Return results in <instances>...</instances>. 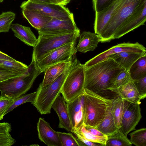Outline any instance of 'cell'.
<instances>
[{
  "label": "cell",
  "mask_w": 146,
  "mask_h": 146,
  "mask_svg": "<svg viewBox=\"0 0 146 146\" xmlns=\"http://www.w3.org/2000/svg\"><path fill=\"white\" fill-rule=\"evenodd\" d=\"M124 69L110 58L85 67L84 89L110 99L108 95L112 92L110 90L114 80Z\"/></svg>",
  "instance_id": "cell-1"
},
{
  "label": "cell",
  "mask_w": 146,
  "mask_h": 146,
  "mask_svg": "<svg viewBox=\"0 0 146 146\" xmlns=\"http://www.w3.org/2000/svg\"><path fill=\"white\" fill-rule=\"evenodd\" d=\"M41 73L37 68L35 61L32 57L31 62L24 74L0 82L1 96L15 99L25 94Z\"/></svg>",
  "instance_id": "cell-3"
},
{
  "label": "cell",
  "mask_w": 146,
  "mask_h": 146,
  "mask_svg": "<svg viewBox=\"0 0 146 146\" xmlns=\"http://www.w3.org/2000/svg\"><path fill=\"white\" fill-rule=\"evenodd\" d=\"M22 9L24 17L33 27L37 30L44 26L52 18L44 15L37 10L27 9Z\"/></svg>",
  "instance_id": "cell-21"
},
{
  "label": "cell",
  "mask_w": 146,
  "mask_h": 146,
  "mask_svg": "<svg viewBox=\"0 0 146 146\" xmlns=\"http://www.w3.org/2000/svg\"><path fill=\"white\" fill-rule=\"evenodd\" d=\"M129 72L132 80L146 76V55L137 60L131 66Z\"/></svg>",
  "instance_id": "cell-24"
},
{
  "label": "cell",
  "mask_w": 146,
  "mask_h": 146,
  "mask_svg": "<svg viewBox=\"0 0 146 146\" xmlns=\"http://www.w3.org/2000/svg\"><path fill=\"white\" fill-rule=\"evenodd\" d=\"M66 103L63 97L60 94L53 103L52 108L56 112L59 118L58 127L72 132L73 127Z\"/></svg>",
  "instance_id": "cell-16"
},
{
  "label": "cell",
  "mask_w": 146,
  "mask_h": 146,
  "mask_svg": "<svg viewBox=\"0 0 146 146\" xmlns=\"http://www.w3.org/2000/svg\"><path fill=\"white\" fill-rule=\"evenodd\" d=\"M72 62V61L65 71L53 82L43 87L39 86L35 99L31 103L41 114L50 113L53 103L60 94L64 82L71 68Z\"/></svg>",
  "instance_id": "cell-5"
},
{
  "label": "cell",
  "mask_w": 146,
  "mask_h": 146,
  "mask_svg": "<svg viewBox=\"0 0 146 146\" xmlns=\"http://www.w3.org/2000/svg\"><path fill=\"white\" fill-rule=\"evenodd\" d=\"M146 54L128 52H122L113 54L109 58L113 59L125 69L129 71L132 64L141 57Z\"/></svg>",
  "instance_id": "cell-23"
},
{
  "label": "cell",
  "mask_w": 146,
  "mask_h": 146,
  "mask_svg": "<svg viewBox=\"0 0 146 146\" xmlns=\"http://www.w3.org/2000/svg\"><path fill=\"white\" fill-rule=\"evenodd\" d=\"M11 29L15 36L28 46L34 47L37 38L29 27L23 26L17 23H12Z\"/></svg>",
  "instance_id": "cell-22"
},
{
  "label": "cell",
  "mask_w": 146,
  "mask_h": 146,
  "mask_svg": "<svg viewBox=\"0 0 146 146\" xmlns=\"http://www.w3.org/2000/svg\"><path fill=\"white\" fill-rule=\"evenodd\" d=\"M25 73L0 63V82L12 77L21 76Z\"/></svg>",
  "instance_id": "cell-35"
},
{
  "label": "cell",
  "mask_w": 146,
  "mask_h": 146,
  "mask_svg": "<svg viewBox=\"0 0 146 146\" xmlns=\"http://www.w3.org/2000/svg\"><path fill=\"white\" fill-rule=\"evenodd\" d=\"M38 137L41 142L48 146H62L57 131L43 119L39 118L37 123Z\"/></svg>",
  "instance_id": "cell-14"
},
{
  "label": "cell",
  "mask_w": 146,
  "mask_h": 146,
  "mask_svg": "<svg viewBox=\"0 0 146 146\" xmlns=\"http://www.w3.org/2000/svg\"><path fill=\"white\" fill-rule=\"evenodd\" d=\"M0 59L10 61L16 60H15L13 58L1 51H0Z\"/></svg>",
  "instance_id": "cell-43"
},
{
  "label": "cell",
  "mask_w": 146,
  "mask_h": 146,
  "mask_svg": "<svg viewBox=\"0 0 146 146\" xmlns=\"http://www.w3.org/2000/svg\"><path fill=\"white\" fill-rule=\"evenodd\" d=\"M135 130L129 134L131 143L136 146H146V129Z\"/></svg>",
  "instance_id": "cell-31"
},
{
  "label": "cell",
  "mask_w": 146,
  "mask_h": 146,
  "mask_svg": "<svg viewBox=\"0 0 146 146\" xmlns=\"http://www.w3.org/2000/svg\"><path fill=\"white\" fill-rule=\"evenodd\" d=\"M122 52L146 54V48L138 42H123L112 47L90 60L84 64L85 67L93 65L108 58L111 55Z\"/></svg>",
  "instance_id": "cell-11"
},
{
  "label": "cell",
  "mask_w": 146,
  "mask_h": 146,
  "mask_svg": "<svg viewBox=\"0 0 146 146\" xmlns=\"http://www.w3.org/2000/svg\"><path fill=\"white\" fill-rule=\"evenodd\" d=\"M84 91L82 94L73 101L67 103L68 113L73 127L72 132L84 124Z\"/></svg>",
  "instance_id": "cell-15"
},
{
  "label": "cell",
  "mask_w": 146,
  "mask_h": 146,
  "mask_svg": "<svg viewBox=\"0 0 146 146\" xmlns=\"http://www.w3.org/2000/svg\"><path fill=\"white\" fill-rule=\"evenodd\" d=\"M146 0H123L99 35L101 42H109L115 33Z\"/></svg>",
  "instance_id": "cell-4"
},
{
  "label": "cell",
  "mask_w": 146,
  "mask_h": 146,
  "mask_svg": "<svg viewBox=\"0 0 146 146\" xmlns=\"http://www.w3.org/2000/svg\"><path fill=\"white\" fill-rule=\"evenodd\" d=\"M62 146H81L77 139L70 133L57 131Z\"/></svg>",
  "instance_id": "cell-34"
},
{
  "label": "cell",
  "mask_w": 146,
  "mask_h": 146,
  "mask_svg": "<svg viewBox=\"0 0 146 146\" xmlns=\"http://www.w3.org/2000/svg\"><path fill=\"white\" fill-rule=\"evenodd\" d=\"M132 143L125 135L120 128L107 136L105 146H131Z\"/></svg>",
  "instance_id": "cell-25"
},
{
  "label": "cell",
  "mask_w": 146,
  "mask_h": 146,
  "mask_svg": "<svg viewBox=\"0 0 146 146\" xmlns=\"http://www.w3.org/2000/svg\"><path fill=\"white\" fill-rule=\"evenodd\" d=\"M124 100L119 96L114 97L111 112L116 126L120 128L123 112Z\"/></svg>",
  "instance_id": "cell-26"
},
{
  "label": "cell",
  "mask_w": 146,
  "mask_h": 146,
  "mask_svg": "<svg viewBox=\"0 0 146 146\" xmlns=\"http://www.w3.org/2000/svg\"><path fill=\"white\" fill-rule=\"evenodd\" d=\"M27 1L29 2L36 3H50L49 0H28Z\"/></svg>",
  "instance_id": "cell-44"
},
{
  "label": "cell",
  "mask_w": 146,
  "mask_h": 146,
  "mask_svg": "<svg viewBox=\"0 0 146 146\" xmlns=\"http://www.w3.org/2000/svg\"><path fill=\"white\" fill-rule=\"evenodd\" d=\"M123 100L134 103L141 104V98L132 80L112 91Z\"/></svg>",
  "instance_id": "cell-20"
},
{
  "label": "cell",
  "mask_w": 146,
  "mask_h": 146,
  "mask_svg": "<svg viewBox=\"0 0 146 146\" xmlns=\"http://www.w3.org/2000/svg\"><path fill=\"white\" fill-rule=\"evenodd\" d=\"M140 105L124 100L123 112L120 129L126 136L129 133L135 129L136 126L142 117Z\"/></svg>",
  "instance_id": "cell-10"
},
{
  "label": "cell",
  "mask_w": 146,
  "mask_h": 146,
  "mask_svg": "<svg viewBox=\"0 0 146 146\" xmlns=\"http://www.w3.org/2000/svg\"><path fill=\"white\" fill-rule=\"evenodd\" d=\"M133 81L141 99H143L146 96V76Z\"/></svg>",
  "instance_id": "cell-38"
},
{
  "label": "cell",
  "mask_w": 146,
  "mask_h": 146,
  "mask_svg": "<svg viewBox=\"0 0 146 146\" xmlns=\"http://www.w3.org/2000/svg\"><path fill=\"white\" fill-rule=\"evenodd\" d=\"M73 58L52 65L44 71L43 81L39 86L43 87L53 82L66 70L71 63Z\"/></svg>",
  "instance_id": "cell-18"
},
{
  "label": "cell",
  "mask_w": 146,
  "mask_h": 146,
  "mask_svg": "<svg viewBox=\"0 0 146 146\" xmlns=\"http://www.w3.org/2000/svg\"><path fill=\"white\" fill-rule=\"evenodd\" d=\"M12 127L7 122L0 123V146H11L16 143V140L10 133Z\"/></svg>",
  "instance_id": "cell-27"
},
{
  "label": "cell",
  "mask_w": 146,
  "mask_h": 146,
  "mask_svg": "<svg viewBox=\"0 0 146 146\" xmlns=\"http://www.w3.org/2000/svg\"><path fill=\"white\" fill-rule=\"evenodd\" d=\"M79 29L66 34L45 36L39 35L37 42L33 47L32 57L35 62L52 51L70 42H76L80 35Z\"/></svg>",
  "instance_id": "cell-7"
},
{
  "label": "cell",
  "mask_w": 146,
  "mask_h": 146,
  "mask_svg": "<svg viewBox=\"0 0 146 146\" xmlns=\"http://www.w3.org/2000/svg\"><path fill=\"white\" fill-rule=\"evenodd\" d=\"M74 134L76 135V138L80 142L81 146H104L101 144L89 141L77 133H75Z\"/></svg>",
  "instance_id": "cell-40"
},
{
  "label": "cell",
  "mask_w": 146,
  "mask_h": 146,
  "mask_svg": "<svg viewBox=\"0 0 146 146\" xmlns=\"http://www.w3.org/2000/svg\"><path fill=\"white\" fill-rule=\"evenodd\" d=\"M4 0H0V3L2 2Z\"/></svg>",
  "instance_id": "cell-45"
},
{
  "label": "cell",
  "mask_w": 146,
  "mask_h": 146,
  "mask_svg": "<svg viewBox=\"0 0 146 146\" xmlns=\"http://www.w3.org/2000/svg\"><path fill=\"white\" fill-rule=\"evenodd\" d=\"M123 0H116L101 11L95 13L94 24L95 33L99 35Z\"/></svg>",
  "instance_id": "cell-17"
},
{
  "label": "cell",
  "mask_w": 146,
  "mask_h": 146,
  "mask_svg": "<svg viewBox=\"0 0 146 146\" xmlns=\"http://www.w3.org/2000/svg\"><path fill=\"white\" fill-rule=\"evenodd\" d=\"M85 66L76 58L63 83L61 94L66 103L73 101L84 91Z\"/></svg>",
  "instance_id": "cell-6"
},
{
  "label": "cell",
  "mask_w": 146,
  "mask_h": 146,
  "mask_svg": "<svg viewBox=\"0 0 146 146\" xmlns=\"http://www.w3.org/2000/svg\"><path fill=\"white\" fill-rule=\"evenodd\" d=\"M72 133H77L89 141L101 144L104 146H105L107 139V136L105 135L99 136L92 134L86 129L84 124L77 129L73 131Z\"/></svg>",
  "instance_id": "cell-29"
},
{
  "label": "cell",
  "mask_w": 146,
  "mask_h": 146,
  "mask_svg": "<svg viewBox=\"0 0 146 146\" xmlns=\"http://www.w3.org/2000/svg\"><path fill=\"white\" fill-rule=\"evenodd\" d=\"M78 29L72 13L66 18H52L44 26L37 30L39 35L51 36L69 33Z\"/></svg>",
  "instance_id": "cell-9"
},
{
  "label": "cell",
  "mask_w": 146,
  "mask_h": 146,
  "mask_svg": "<svg viewBox=\"0 0 146 146\" xmlns=\"http://www.w3.org/2000/svg\"><path fill=\"white\" fill-rule=\"evenodd\" d=\"M36 93V91L28 94H24L16 98L6 111L5 115L22 104L28 102H32L35 99Z\"/></svg>",
  "instance_id": "cell-32"
},
{
  "label": "cell",
  "mask_w": 146,
  "mask_h": 146,
  "mask_svg": "<svg viewBox=\"0 0 146 146\" xmlns=\"http://www.w3.org/2000/svg\"><path fill=\"white\" fill-rule=\"evenodd\" d=\"M50 3L65 6L69 3L70 0H49Z\"/></svg>",
  "instance_id": "cell-42"
},
{
  "label": "cell",
  "mask_w": 146,
  "mask_h": 146,
  "mask_svg": "<svg viewBox=\"0 0 146 146\" xmlns=\"http://www.w3.org/2000/svg\"><path fill=\"white\" fill-rule=\"evenodd\" d=\"M20 7L22 9L37 10L52 18H66L69 17L72 13L64 6L52 3H36L27 1L23 2Z\"/></svg>",
  "instance_id": "cell-12"
},
{
  "label": "cell",
  "mask_w": 146,
  "mask_h": 146,
  "mask_svg": "<svg viewBox=\"0 0 146 146\" xmlns=\"http://www.w3.org/2000/svg\"><path fill=\"white\" fill-rule=\"evenodd\" d=\"M70 1H71V0H70Z\"/></svg>",
  "instance_id": "cell-46"
},
{
  "label": "cell",
  "mask_w": 146,
  "mask_h": 146,
  "mask_svg": "<svg viewBox=\"0 0 146 146\" xmlns=\"http://www.w3.org/2000/svg\"><path fill=\"white\" fill-rule=\"evenodd\" d=\"M95 128L107 136L113 133L118 128L115 125L111 110L107 113L101 123Z\"/></svg>",
  "instance_id": "cell-28"
},
{
  "label": "cell",
  "mask_w": 146,
  "mask_h": 146,
  "mask_svg": "<svg viewBox=\"0 0 146 146\" xmlns=\"http://www.w3.org/2000/svg\"><path fill=\"white\" fill-rule=\"evenodd\" d=\"M146 20V2L132 15L113 35L112 39L118 38L143 25Z\"/></svg>",
  "instance_id": "cell-13"
},
{
  "label": "cell",
  "mask_w": 146,
  "mask_h": 146,
  "mask_svg": "<svg viewBox=\"0 0 146 146\" xmlns=\"http://www.w3.org/2000/svg\"><path fill=\"white\" fill-rule=\"evenodd\" d=\"M84 93V124L95 127L111 110L114 98H107L85 88Z\"/></svg>",
  "instance_id": "cell-2"
},
{
  "label": "cell",
  "mask_w": 146,
  "mask_h": 146,
  "mask_svg": "<svg viewBox=\"0 0 146 146\" xmlns=\"http://www.w3.org/2000/svg\"><path fill=\"white\" fill-rule=\"evenodd\" d=\"M79 41L76 47L77 51L86 53L93 51L98 46L101 38L98 35L88 31L82 32L79 36Z\"/></svg>",
  "instance_id": "cell-19"
},
{
  "label": "cell",
  "mask_w": 146,
  "mask_h": 146,
  "mask_svg": "<svg viewBox=\"0 0 146 146\" xmlns=\"http://www.w3.org/2000/svg\"><path fill=\"white\" fill-rule=\"evenodd\" d=\"M76 42L69 43L49 53L36 62L37 69L41 73L50 66L73 58L77 52Z\"/></svg>",
  "instance_id": "cell-8"
},
{
  "label": "cell",
  "mask_w": 146,
  "mask_h": 146,
  "mask_svg": "<svg viewBox=\"0 0 146 146\" xmlns=\"http://www.w3.org/2000/svg\"><path fill=\"white\" fill-rule=\"evenodd\" d=\"M132 80L129 71L124 69L120 72L114 80L110 90L113 92L112 91L126 84Z\"/></svg>",
  "instance_id": "cell-33"
},
{
  "label": "cell",
  "mask_w": 146,
  "mask_h": 146,
  "mask_svg": "<svg viewBox=\"0 0 146 146\" xmlns=\"http://www.w3.org/2000/svg\"><path fill=\"white\" fill-rule=\"evenodd\" d=\"M0 63L24 73L26 72L28 69V66L16 60L10 61L0 59Z\"/></svg>",
  "instance_id": "cell-36"
},
{
  "label": "cell",
  "mask_w": 146,
  "mask_h": 146,
  "mask_svg": "<svg viewBox=\"0 0 146 146\" xmlns=\"http://www.w3.org/2000/svg\"><path fill=\"white\" fill-rule=\"evenodd\" d=\"M15 16V14L11 11L3 12L0 15V33L9 31Z\"/></svg>",
  "instance_id": "cell-30"
},
{
  "label": "cell",
  "mask_w": 146,
  "mask_h": 146,
  "mask_svg": "<svg viewBox=\"0 0 146 146\" xmlns=\"http://www.w3.org/2000/svg\"><path fill=\"white\" fill-rule=\"evenodd\" d=\"M16 99L0 96V120L3 119L6 111Z\"/></svg>",
  "instance_id": "cell-37"
},
{
  "label": "cell",
  "mask_w": 146,
  "mask_h": 146,
  "mask_svg": "<svg viewBox=\"0 0 146 146\" xmlns=\"http://www.w3.org/2000/svg\"><path fill=\"white\" fill-rule=\"evenodd\" d=\"M116 0H92L93 8L95 13L100 12Z\"/></svg>",
  "instance_id": "cell-39"
},
{
  "label": "cell",
  "mask_w": 146,
  "mask_h": 146,
  "mask_svg": "<svg viewBox=\"0 0 146 146\" xmlns=\"http://www.w3.org/2000/svg\"><path fill=\"white\" fill-rule=\"evenodd\" d=\"M85 127L86 129L94 135L99 136L105 135L95 127L85 125Z\"/></svg>",
  "instance_id": "cell-41"
}]
</instances>
